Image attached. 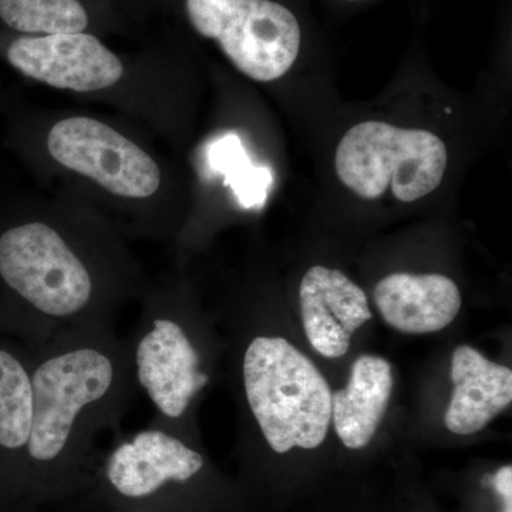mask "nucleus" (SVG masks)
Here are the masks:
<instances>
[{
  "mask_svg": "<svg viewBox=\"0 0 512 512\" xmlns=\"http://www.w3.org/2000/svg\"><path fill=\"white\" fill-rule=\"evenodd\" d=\"M249 406L269 446L284 454L319 447L332 421V392L309 357L288 340L256 338L244 359Z\"/></svg>",
  "mask_w": 512,
  "mask_h": 512,
  "instance_id": "1",
  "label": "nucleus"
},
{
  "mask_svg": "<svg viewBox=\"0 0 512 512\" xmlns=\"http://www.w3.org/2000/svg\"><path fill=\"white\" fill-rule=\"evenodd\" d=\"M447 147L436 134L365 121L350 128L336 148L340 181L365 200H377L387 188L402 202L436 190L447 168Z\"/></svg>",
  "mask_w": 512,
  "mask_h": 512,
  "instance_id": "2",
  "label": "nucleus"
},
{
  "mask_svg": "<svg viewBox=\"0 0 512 512\" xmlns=\"http://www.w3.org/2000/svg\"><path fill=\"white\" fill-rule=\"evenodd\" d=\"M191 25L239 72L256 82H274L291 70L301 50L295 15L272 0H187Z\"/></svg>",
  "mask_w": 512,
  "mask_h": 512,
  "instance_id": "3",
  "label": "nucleus"
},
{
  "mask_svg": "<svg viewBox=\"0 0 512 512\" xmlns=\"http://www.w3.org/2000/svg\"><path fill=\"white\" fill-rule=\"evenodd\" d=\"M0 275L47 315H73L92 296V279L82 261L55 229L39 222L2 235Z\"/></svg>",
  "mask_w": 512,
  "mask_h": 512,
  "instance_id": "4",
  "label": "nucleus"
},
{
  "mask_svg": "<svg viewBox=\"0 0 512 512\" xmlns=\"http://www.w3.org/2000/svg\"><path fill=\"white\" fill-rule=\"evenodd\" d=\"M111 382L113 365L96 350H76L43 363L32 379L30 456L40 461L59 456L77 414L101 399Z\"/></svg>",
  "mask_w": 512,
  "mask_h": 512,
  "instance_id": "5",
  "label": "nucleus"
},
{
  "mask_svg": "<svg viewBox=\"0 0 512 512\" xmlns=\"http://www.w3.org/2000/svg\"><path fill=\"white\" fill-rule=\"evenodd\" d=\"M47 147L57 163L120 197L147 198L160 187V168L146 151L89 117L59 121L50 130Z\"/></svg>",
  "mask_w": 512,
  "mask_h": 512,
  "instance_id": "6",
  "label": "nucleus"
},
{
  "mask_svg": "<svg viewBox=\"0 0 512 512\" xmlns=\"http://www.w3.org/2000/svg\"><path fill=\"white\" fill-rule=\"evenodd\" d=\"M8 60L30 79L73 92L107 89L123 76L119 57L83 32L19 37L9 46Z\"/></svg>",
  "mask_w": 512,
  "mask_h": 512,
  "instance_id": "7",
  "label": "nucleus"
},
{
  "mask_svg": "<svg viewBox=\"0 0 512 512\" xmlns=\"http://www.w3.org/2000/svg\"><path fill=\"white\" fill-rule=\"evenodd\" d=\"M299 299L306 336L312 348L329 359L348 353L353 333L372 319L366 293L336 269H309Z\"/></svg>",
  "mask_w": 512,
  "mask_h": 512,
  "instance_id": "8",
  "label": "nucleus"
},
{
  "mask_svg": "<svg viewBox=\"0 0 512 512\" xmlns=\"http://www.w3.org/2000/svg\"><path fill=\"white\" fill-rule=\"evenodd\" d=\"M198 365L190 340L171 320H156L138 346V379L158 409L171 419L180 417L207 384L208 377Z\"/></svg>",
  "mask_w": 512,
  "mask_h": 512,
  "instance_id": "9",
  "label": "nucleus"
},
{
  "mask_svg": "<svg viewBox=\"0 0 512 512\" xmlns=\"http://www.w3.org/2000/svg\"><path fill=\"white\" fill-rule=\"evenodd\" d=\"M204 466L197 451L180 440L161 433L144 431L131 443L114 451L107 476L126 497H146L167 481H187Z\"/></svg>",
  "mask_w": 512,
  "mask_h": 512,
  "instance_id": "10",
  "label": "nucleus"
},
{
  "mask_svg": "<svg viewBox=\"0 0 512 512\" xmlns=\"http://www.w3.org/2000/svg\"><path fill=\"white\" fill-rule=\"evenodd\" d=\"M375 302L392 328L424 335L439 332L456 319L461 293L444 275L393 274L377 284Z\"/></svg>",
  "mask_w": 512,
  "mask_h": 512,
  "instance_id": "11",
  "label": "nucleus"
},
{
  "mask_svg": "<svg viewBox=\"0 0 512 512\" xmlns=\"http://www.w3.org/2000/svg\"><path fill=\"white\" fill-rule=\"evenodd\" d=\"M453 397L446 413L451 433L468 436L483 430L512 402V372L485 359L470 346L454 350L451 360Z\"/></svg>",
  "mask_w": 512,
  "mask_h": 512,
  "instance_id": "12",
  "label": "nucleus"
},
{
  "mask_svg": "<svg viewBox=\"0 0 512 512\" xmlns=\"http://www.w3.org/2000/svg\"><path fill=\"white\" fill-rule=\"evenodd\" d=\"M392 392V366L387 360L363 355L353 363L348 386L332 394V421L346 447L359 450L372 441Z\"/></svg>",
  "mask_w": 512,
  "mask_h": 512,
  "instance_id": "13",
  "label": "nucleus"
},
{
  "mask_svg": "<svg viewBox=\"0 0 512 512\" xmlns=\"http://www.w3.org/2000/svg\"><path fill=\"white\" fill-rule=\"evenodd\" d=\"M212 170L225 175V185L232 188L244 208H261L272 185L271 171L255 167L249 160L237 134L218 138L208 150Z\"/></svg>",
  "mask_w": 512,
  "mask_h": 512,
  "instance_id": "14",
  "label": "nucleus"
},
{
  "mask_svg": "<svg viewBox=\"0 0 512 512\" xmlns=\"http://www.w3.org/2000/svg\"><path fill=\"white\" fill-rule=\"evenodd\" d=\"M32 419V380L15 357L0 350V446L28 444Z\"/></svg>",
  "mask_w": 512,
  "mask_h": 512,
  "instance_id": "15",
  "label": "nucleus"
},
{
  "mask_svg": "<svg viewBox=\"0 0 512 512\" xmlns=\"http://www.w3.org/2000/svg\"><path fill=\"white\" fill-rule=\"evenodd\" d=\"M0 18L23 33H80L89 16L79 0H0Z\"/></svg>",
  "mask_w": 512,
  "mask_h": 512,
  "instance_id": "16",
  "label": "nucleus"
},
{
  "mask_svg": "<svg viewBox=\"0 0 512 512\" xmlns=\"http://www.w3.org/2000/svg\"><path fill=\"white\" fill-rule=\"evenodd\" d=\"M493 484L497 493L504 498L505 504H512V467L500 468L493 477Z\"/></svg>",
  "mask_w": 512,
  "mask_h": 512,
  "instance_id": "17",
  "label": "nucleus"
},
{
  "mask_svg": "<svg viewBox=\"0 0 512 512\" xmlns=\"http://www.w3.org/2000/svg\"><path fill=\"white\" fill-rule=\"evenodd\" d=\"M505 505H507V507H505L504 512H512V504H505Z\"/></svg>",
  "mask_w": 512,
  "mask_h": 512,
  "instance_id": "18",
  "label": "nucleus"
}]
</instances>
